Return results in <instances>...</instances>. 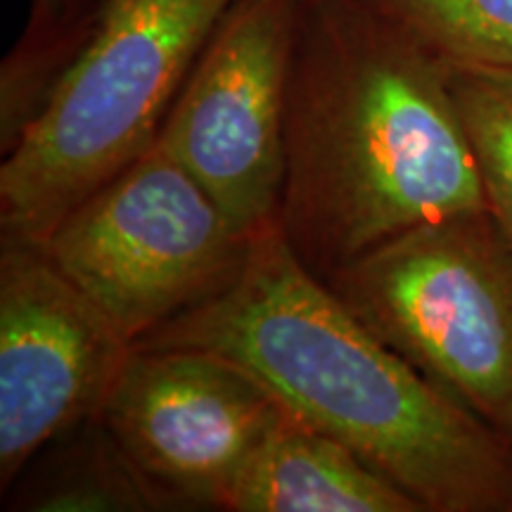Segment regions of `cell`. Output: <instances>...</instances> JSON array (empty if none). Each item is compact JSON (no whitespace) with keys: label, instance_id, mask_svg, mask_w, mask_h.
Instances as JSON below:
<instances>
[{"label":"cell","instance_id":"cell-10","mask_svg":"<svg viewBox=\"0 0 512 512\" xmlns=\"http://www.w3.org/2000/svg\"><path fill=\"white\" fill-rule=\"evenodd\" d=\"M53 458L36 467L24 486L19 510L93 512V510H166L159 494L128 460L100 418L83 422L53 441Z\"/></svg>","mask_w":512,"mask_h":512},{"label":"cell","instance_id":"cell-2","mask_svg":"<svg viewBox=\"0 0 512 512\" xmlns=\"http://www.w3.org/2000/svg\"><path fill=\"white\" fill-rule=\"evenodd\" d=\"M489 209L446 64L358 0H302L278 223L337 268L422 223Z\"/></svg>","mask_w":512,"mask_h":512},{"label":"cell","instance_id":"cell-5","mask_svg":"<svg viewBox=\"0 0 512 512\" xmlns=\"http://www.w3.org/2000/svg\"><path fill=\"white\" fill-rule=\"evenodd\" d=\"M252 242L155 143L36 245L136 344L219 292Z\"/></svg>","mask_w":512,"mask_h":512},{"label":"cell","instance_id":"cell-4","mask_svg":"<svg viewBox=\"0 0 512 512\" xmlns=\"http://www.w3.org/2000/svg\"><path fill=\"white\" fill-rule=\"evenodd\" d=\"M325 283L389 349L512 439V240L494 211L422 223Z\"/></svg>","mask_w":512,"mask_h":512},{"label":"cell","instance_id":"cell-12","mask_svg":"<svg viewBox=\"0 0 512 512\" xmlns=\"http://www.w3.org/2000/svg\"><path fill=\"white\" fill-rule=\"evenodd\" d=\"M110 0H31V17L15 53L3 67V131L22 128L57 74L67 67Z\"/></svg>","mask_w":512,"mask_h":512},{"label":"cell","instance_id":"cell-1","mask_svg":"<svg viewBox=\"0 0 512 512\" xmlns=\"http://www.w3.org/2000/svg\"><path fill=\"white\" fill-rule=\"evenodd\" d=\"M133 347L238 363L294 420L349 446L422 512L512 510V439L389 349L294 254L280 223L240 271Z\"/></svg>","mask_w":512,"mask_h":512},{"label":"cell","instance_id":"cell-8","mask_svg":"<svg viewBox=\"0 0 512 512\" xmlns=\"http://www.w3.org/2000/svg\"><path fill=\"white\" fill-rule=\"evenodd\" d=\"M283 415L256 377L185 347H133L100 420L171 508H219Z\"/></svg>","mask_w":512,"mask_h":512},{"label":"cell","instance_id":"cell-3","mask_svg":"<svg viewBox=\"0 0 512 512\" xmlns=\"http://www.w3.org/2000/svg\"><path fill=\"white\" fill-rule=\"evenodd\" d=\"M235 0H110L0 166L5 238L43 242L62 216L157 143Z\"/></svg>","mask_w":512,"mask_h":512},{"label":"cell","instance_id":"cell-6","mask_svg":"<svg viewBox=\"0 0 512 512\" xmlns=\"http://www.w3.org/2000/svg\"><path fill=\"white\" fill-rule=\"evenodd\" d=\"M302 0H235L190 69L157 143L249 238L278 223L285 112Z\"/></svg>","mask_w":512,"mask_h":512},{"label":"cell","instance_id":"cell-7","mask_svg":"<svg viewBox=\"0 0 512 512\" xmlns=\"http://www.w3.org/2000/svg\"><path fill=\"white\" fill-rule=\"evenodd\" d=\"M133 342L41 245L0 252V486L38 453L100 418Z\"/></svg>","mask_w":512,"mask_h":512},{"label":"cell","instance_id":"cell-9","mask_svg":"<svg viewBox=\"0 0 512 512\" xmlns=\"http://www.w3.org/2000/svg\"><path fill=\"white\" fill-rule=\"evenodd\" d=\"M230 512H422L349 446L283 411L230 489Z\"/></svg>","mask_w":512,"mask_h":512},{"label":"cell","instance_id":"cell-13","mask_svg":"<svg viewBox=\"0 0 512 512\" xmlns=\"http://www.w3.org/2000/svg\"><path fill=\"white\" fill-rule=\"evenodd\" d=\"M489 209L512 240V67L446 64Z\"/></svg>","mask_w":512,"mask_h":512},{"label":"cell","instance_id":"cell-11","mask_svg":"<svg viewBox=\"0 0 512 512\" xmlns=\"http://www.w3.org/2000/svg\"><path fill=\"white\" fill-rule=\"evenodd\" d=\"M444 64L512 67V0H358Z\"/></svg>","mask_w":512,"mask_h":512}]
</instances>
